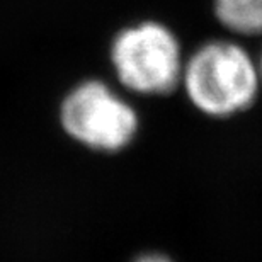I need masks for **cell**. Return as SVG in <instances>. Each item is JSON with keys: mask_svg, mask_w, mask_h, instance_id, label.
<instances>
[{"mask_svg": "<svg viewBox=\"0 0 262 262\" xmlns=\"http://www.w3.org/2000/svg\"><path fill=\"white\" fill-rule=\"evenodd\" d=\"M260 75H262V61H260Z\"/></svg>", "mask_w": 262, "mask_h": 262, "instance_id": "obj_6", "label": "cell"}, {"mask_svg": "<svg viewBox=\"0 0 262 262\" xmlns=\"http://www.w3.org/2000/svg\"><path fill=\"white\" fill-rule=\"evenodd\" d=\"M191 102L209 116H230L247 109L259 89V72L247 51L230 41L201 46L182 70Z\"/></svg>", "mask_w": 262, "mask_h": 262, "instance_id": "obj_1", "label": "cell"}, {"mask_svg": "<svg viewBox=\"0 0 262 262\" xmlns=\"http://www.w3.org/2000/svg\"><path fill=\"white\" fill-rule=\"evenodd\" d=\"M135 262H172V260H170V259H167L165 255L150 254V255H143V257L136 259Z\"/></svg>", "mask_w": 262, "mask_h": 262, "instance_id": "obj_5", "label": "cell"}, {"mask_svg": "<svg viewBox=\"0 0 262 262\" xmlns=\"http://www.w3.org/2000/svg\"><path fill=\"white\" fill-rule=\"evenodd\" d=\"M113 65L123 85L140 94L174 91L184 70L176 36L157 23L138 24L118 34Z\"/></svg>", "mask_w": 262, "mask_h": 262, "instance_id": "obj_2", "label": "cell"}, {"mask_svg": "<svg viewBox=\"0 0 262 262\" xmlns=\"http://www.w3.org/2000/svg\"><path fill=\"white\" fill-rule=\"evenodd\" d=\"M60 119L72 138L104 151L124 148L138 129L133 107L97 80L83 82L68 94Z\"/></svg>", "mask_w": 262, "mask_h": 262, "instance_id": "obj_3", "label": "cell"}, {"mask_svg": "<svg viewBox=\"0 0 262 262\" xmlns=\"http://www.w3.org/2000/svg\"><path fill=\"white\" fill-rule=\"evenodd\" d=\"M214 12L220 23L235 33H262V0H214Z\"/></svg>", "mask_w": 262, "mask_h": 262, "instance_id": "obj_4", "label": "cell"}]
</instances>
